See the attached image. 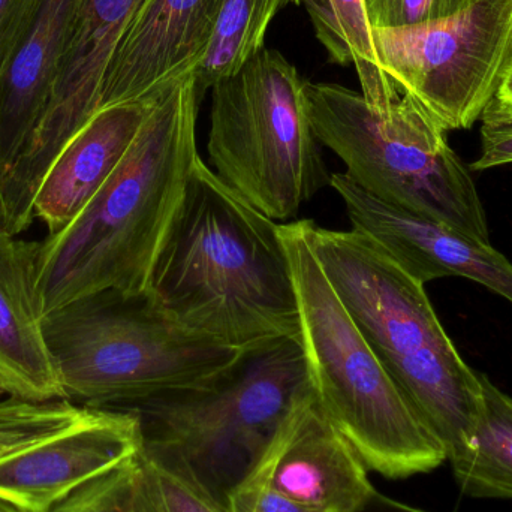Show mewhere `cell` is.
<instances>
[{
    "instance_id": "6da1fadb",
    "label": "cell",
    "mask_w": 512,
    "mask_h": 512,
    "mask_svg": "<svg viewBox=\"0 0 512 512\" xmlns=\"http://www.w3.org/2000/svg\"><path fill=\"white\" fill-rule=\"evenodd\" d=\"M147 294L186 330L246 352L300 340V309L280 224L203 159L156 256Z\"/></svg>"
},
{
    "instance_id": "7a4b0ae2",
    "label": "cell",
    "mask_w": 512,
    "mask_h": 512,
    "mask_svg": "<svg viewBox=\"0 0 512 512\" xmlns=\"http://www.w3.org/2000/svg\"><path fill=\"white\" fill-rule=\"evenodd\" d=\"M197 74L150 102L131 149L71 225L39 242L44 316L93 292L143 294L200 161Z\"/></svg>"
},
{
    "instance_id": "3957f363",
    "label": "cell",
    "mask_w": 512,
    "mask_h": 512,
    "mask_svg": "<svg viewBox=\"0 0 512 512\" xmlns=\"http://www.w3.org/2000/svg\"><path fill=\"white\" fill-rule=\"evenodd\" d=\"M307 239L358 330L412 411L447 451L471 444L483 406L480 373L459 354L424 285L358 231L304 219Z\"/></svg>"
},
{
    "instance_id": "277c9868",
    "label": "cell",
    "mask_w": 512,
    "mask_h": 512,
    "mask_svg": "<svg viewBox=\"0 0 512 512\" xmlns=\"http://www.w3.org/2000/svg\"><path fill=\"white\" fill-rule=\"evenodd\" d=\"M42 330L65 399L84 408H128L209 387L243 354L186 330L147 291L84 295L47 313Z\"/></svg>"
},
{
    "instance_id": "5b68a950",
    "label": "cell",
    "mask_w": 512,
    "mask_h": 512,
    "mask_svg": "<svg viewBox=\"0 0 512 512\" xmlns=\"http://www.w3.org/2000/svg\"><path fill=\"white\" fill-rule=\"evenodd\" d=\"M280 236L319 405L370 472L402 480L435 471L447 462V451L412 411L343 306L310 246L304 221L280 224Z\"/></svg>"
},
{
    "instance_id": "8992f818",
    "label": "cell",
    "mask_w": 512,
    "mask_h": 512,
    "mask_svg": "<svg viewBox=\"0 0 512 512\" xmlns=\"http://www.w3.org/2000/svg\"><path fill=\"white\" fill-rule=\"evenodd\" d=\"M310 123L346 176L379 200L490 245L486 212L447 131L409 95L369 104L360 92L307 83Z\"/></svg>"
},
{
    "instance_id": "52a82bcc",
    "label": "cell",
    "mask_w": 512,
    "mask_h": 512,
    "mask_svg": "<svg viewBox=\"0 0 512 512\" xmlns=\"http://www.w3.org/2000/svg\"><path fill=\"white\" fill-rule=\"evenodd\" d=\"M207 149L216 176L273 221H289L331 174L310 123L307 81L264 47L212 87Z\"/></svg>"
},
{
    "instance_id": "ba28073f",
    "label": "cell",
    "mask_w": 512,
    "mask_h": 512,
    "mask_svg": "<svg viewBox=\"0 0 512 512\" xmlns=\"http://www.w3.org/2000/svg\"><path fill=\"white\" fill-rule=\"evenodd\" d=\"M298 339L243 352L215 384L128 406L140 417L144 445L179 460L225 502L273 438L301 391L310 387Z\"/></svg>"
},
{
    "instance_id": "9c48e42d",
    "label": "cell",
    "mask_w": 512,
    "mask_h": 512,
    "mask_svg": "<svg viewBox=\"0 0 512 512\" xmlns=\"http://www.w3.org/2000/svg\"><path fill=\"white\" fill-rule=\"evenodd\" d=\"M385 74L445 131L483 116L512 68V0H477L420 26L373 29Z\"/></svg>"
},
{
    "instance_id": "30bf717a",
    "label": "cell",
    "mask_w": 512,
    "mask_h": 512,
    "mask_svg": "<svg viewBox=\"0 0 512 512\" xmlns=\"http://www.w3.org/2000/svg\"><path fill=\"white\" fill-rule=\"evenodd\" d=\"M149 0H78L50 107L32 143L0 179V228L12 236L33 222V200L47 171L99 111L111 57Z\"/></svg>"
},
{
    "instance_id": "8fae6325",
    "label": "cell",
    "mask_w": 512,
    "mask_h": 512,
    "mask_svg": "<svg viewBox=\"0 0 512 512\" xmlns=\"http://www.w3.org/2000/svg\"><path fill=\"white\" fill-rule=\"evenodd\" d=\"M369 469L319 405L298 394L246 478L324 512H361L375 501Z\"/></svg>"
},
{
    "instance_id": "7c38bea8",
    "label": "cell",
    "mask_w": 512,
    "mask_h": 512,
    "mask_svg": "<svg viewBox=\"0 0 512 512\" xmlns=\"http://www.w3.org/2000/svg\"><path fill=\"white\" fill-rule=\"evenodd\" d=\"M143 445L137 412L89 408L65 432L0 460V499L24 512H51Z\"/></svg>"
},
{
    "instance_id": "4fadbf2b",
    "label": "cell",
    "mask_w": 512,
    "mask_h": 512,
    "mask_svg": "<svg viewBox=\"0 0 512 512\" xmlns=\"http://www.w3.org/2000/svg\"><path fill=\"white\" fill-rule=\"evenodd\" d=\"M330 186L342 198L352 230L378 243L418 282L426 285L432 280L462 276L512 304V264L492 245L385 203L345 173L331 174Z\"/></svg>"
},
{
    "instance_id": "5bb4252c",
    "label": "cell",
    "mask_w": 512,
    "mask_h": 512,
    "mask_svg": "<svg viewBox=\"0 0 512 512\" xmlns=\"http://www.w3.org/2000/svg\"><path fill=\"white\" fill-rule=\"evenodd\" d=\"M224 0H149L105 72L102 108L146 102L203 66Z\"/></svg>"
},
{
    "instance_id": "9a60e30c",
    "label": "cell",
    "mask_w": 512,
    "mask_h": 512,
    "mask_svg": "<svg viewBox=\"0 0 512 512\" xmlns=\"http://www.w3.org/2000/svg\"><path fill=\"white\" fill-rule=\"evenodd\" d=\"M78 0H35L0 74V179L44 122L77 14Z\"/></svg>"
},
{
    "instance_id": "2e32d148",
    "label": "cell",
    "mask_w": 512,
    "mask_h": 512,
    "mask_svg": "<svg viewBox=\"0 0 512 512\" xmlns=\"http://www.w3.org/2000/svg\"><path fill=\"white\" fill-rule=\"evenodd\" d=\"M39 242L0 228V385L29 402L65 399L42 330L38 292Z\"/></svg>"
},
{
    "instance_id": "e0dca14e",
    "label": "cell",
    "mask_w": 512,
    "mask_h": 512,
    "mask_svg": "<svg viewBox=\"0 0 512 512\" xmlns=\"http://www.w3.org/2000/svg\"><path fill=\"white\" fill-rule=\"evenodd\" d=\"M150 102L102 108L57 156L33 200V216L48 234L71 225L110 179L137 138Z\"/></svg>"
},
{
    "instance_id": "ac0fdd59",
    "label": "cell",
    "mask_w": 512,
    "mask_h": 512,
    "mask_svg": "<svg viewBox=\"0 0 512 512\" xmlns=\"http://www.w3.org/2000/svg\"><path fill=\"white\" fill-rule=\"evenodd\" d=\"M483 406L469 447L450 460L463 495L512 499V397L480 373Z\"/></svg>"
},
{
    "instance_id": "d6986e66",
    "label": "cell",
    "mask_w": 512,
    "mask_h": 512,
    "mask_svg": "<svg viewBox=\"0 0 512 512\" xmlns=\"http://www.w3.org/2000/svg\"><path fill=\"white\" fill-rule=\"evenodd\" d=\"M316 38L339 65H354L361 95L369 104H382L399 95L381 63L363 0H301Z\"/></svg>"
},
{
    "instance_id": "ffe728a7",
    "label": "cell",
    "mask_w": 512,
    "mask_h": 512,
    "mask_svg": "<svg viewBox=\"0 0 512 512\" xmlns=\"http://www.w3.org/2000/svg\"><path fill=\"white\" fill-rule=\"evenodd\" d=\"M300 3L301 0H224L212 47L197 72L200 98L265 47L268 27L283 8Z\"/></svg>"
},
{
    "instance_id": "44dd1931",
    "label": "cell",
    "mask_w": 512,
    "mask_h": 512,
    "mask_svg": "<svg viewBox=\"0 0 512 512\" xmlns=\"http://www.w3.org/2000/svg\"><path fill=\"white\" fill-rule=\"evenodd\" d=\"M137 512H230L179 460L143 445L137 456Z\"/></svg>"
},
{
    "instance_id": "7402d4cb",
    "label": "cell",
    "mask_w": 512,
    "mask_h": 512,
    "mask_svg": "<svg viewBox=\"0 0 512 512\" xmlns=\"http://www.w3.org/2000/svg\"><path fill=\"white\" fill-rule=\"evenodd\" d=\"M89 408L66 399L29 402L6 396L0 400V460L35 447L86 417Z\"/></svg>"
},
{
    "instance_id": "603a6c76",
    "label": "cell",
    "mask_w": 512,
    "mask_h": 512,
    "mask_svg": "<svg viewBox=\"0 0 512 512\" xmlns=\"http://www.w3.org/2000/svg\"><path fill=\"white\" fill-rule=\"evenodd\" d=\"M137 456L84 484L51 512H137Z\"/></svg>"
},
{
    "instance_id": "cb8c5ba5",
    "label": "cell",
    "mask_w": 512,
    "mask_h": 512,
    "mask_svg": "<svg viewBox=\"0 0 512 512\" xmlns=\"http://www.w3.org/2000/svg\"><path fill=\"white\" fill-rule=\"evenodd\" d=\"M372 29L420 26L465 11L477 0H363Z\"/></svg>"
},
{
    "instance_id": "d4e9b609",
    "label": "cell",
    "mask_w": 512,
    "mask_h": 512,
    "mask_svg": "<svg viewBox=\"0 0 512 512\" xmlns=\"http://www.w3.org/2000/svg\"><path fill=\"white\" fill-rule=\"evenodd\" d=\"M481 125V155L472 162V171L512 164V113L496 98L484 110Z\"/></svg>"
},
{
    "instance_id": "484cf974",
    "label": "cell",
    "mask_w": 512,
    "mask_h": 512,
    "mask_svg": "<svg viewBox=\"0 0 512 512\" xmlns=\"http://www.w3.org/2000/svg\"><path fill=\"white\" fill-rule=\"evenodd\" d=\"M230 512H324L306 507L271 487L245 478L225 499Z\"/></svg>"
},
{
    "instance_id": "4316f807",
    "label": "cell",
    "mask_w": 512,
    "mask_h": 512,
    "mask_svg": "<svg viewBox=\"0 0 512 512\" xmlns=\"http://www.w3.org/2000/svg\"><path fill=\"white\" fill-rule=\"evenodd\" d=\"M35 0H0V74L8 63Z\"/></svg>"
},
{
    "instance_id": "83f0119b",
    "label": "cell",
    "mask_w": 512,
    "mask_h": 512,
    "mask_svg": "<svg viewBox=\"0 0 512 512\" xmlns=\"http://www.w3.org/2000/svg\"><path fill=\"white\" fill-rule=\"evenodd\" d=\"M495 98L502 107L507 108L512 113V68L508 72L507 77H505V80L502 81Z\"/></svg>"
},
{
    "instance_id": "f1b7e54d",
    "label": "cell",
    "mask_w": 512,
    "mask_h": 512,
    "mask_svg": "<svg viewBox=\"0 0 512 512\" xmlns=\"http://www.w3.org/2000/svg\"><path fill=\"white\" fill-rule=\"evenodd\" d=\"M376 499H378V504L381 505V512H427L408 507V505L400 504V502L390 501V499L382 498L381 495H378Z\"/></svg>"
},
{
    "instance_id": "f546056e",
    "label": "cell",
    "mask_w": 512,
    "mask_h": 512,
    "mask_svg": "<svg viewBox=\"0 0 512 512\" xmlns=\"http://www.w3.org/2000/svg\"><path fill=\"white\" fill-rule=\"evenodd\" d=\"M0 512H24L21 510H18L17 507H14V505L9 504V502L2 501L0 499Z\"/></svg>"
},
{
    "instance_id": "4dcf8cb0",
    "label": "cell",
    "mask_w": 512,
    "mask_h": 512,
    "mask_svg": "<svg viewBox=\"0 0 512 512\" xmlns=\"http://www.w3.org/2000/svg\"><path fill=\"white\" fill-rule=\"evenodd\" d=\"M3 397H6V393L5 390H3L2 385H0V400H2Z\"/></svg>"
}]
</instances>
